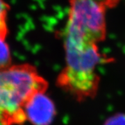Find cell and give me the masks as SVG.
<instances>
[{
  "mask_svg": "<svg viewBox=\"0 0 125 125\" xmlns=\"http://www.w3.org/2000/svg\"><path fill=\"white\" fill-rule=\"evenodd\" d=\"M27 122L32 125H50L56 115V108L52 99L42 93L35 95L26 108Z\"/></svg>",
  "mask_w": 125,
  "mask_h": 125,
  "instance_id": "cell-4",
  "label": "cell"
},
{
  "mask_svg": "<svg viewBox=\"0 0 125 125\" xmlns=\"http://www.w3.org/2000/svg\"><path fill=\"white\" fill-rule=\"evenodd\" d=\"M9 6L4 0H0V36L6 37L7 29V14Z\"/></svg>",
  "mask_w": 125,
  "mask_h": 125,
  "instance_id": "cell-6",
  "label": "cell"
},
{
  "mask_svg": "<svg viewBox=\"0 0 125 125\" xmlns=\"http://www.w3.org/2000/svg\"><path fill=\"white\" fill-rule=\"evenodd\" d=\"M103 125H125V113H115L107 118Z\"/></svg>",
  "mask_w": 125,
  "mask_h": 125,
  "instance_id": "cell-7",
  "label": "cell"
},
{
  "mask_svg": "<svg viewBox=\"0 0 125 125\" xmlns=\"http://www.w3.org/2000/svg\"><path fill=\"white\" fill-rule=\"evenodd\" d=\"M11 61V53L6 41V37L0 36V70L10 66Z\"/></svg>",
  "mask_w": 125,
  "mask_h": 125,
  "instance_id": "cell-5",
  "label": "cell"
},
{
  "mask_svg": "<svg viewBox=\"0 0 125 125\" xmlns=\"http://www.w3.org/2000/svg\"><path fill=\"white\" fill-rule=\"evenodd\" d=\"M47 88V81L30 64L0 70V125L24 124L28 103Z\"/></svg>",
  "mask_w": 125,
  "mask_h": 125,
  "instance_id": "cell-1",
  "label": "cell"
},
{
  "mask_svg": "<svg viewBox=\"0 0 125 125\" xmlns=\"http://www.w3.org/2000/svg\"><path fill=\"white\" fill-rule=\"evenodd\" d=\"M65 66L56 84L78 101L94 98L100 84L97 67L110 58L101 54L97 44L64 42Z\"/></svg>",
  "mask_w": 125,
  "mask_h": 125,
  "instance_id": "cell-2",
  "label": "cell"
},
{
  "mask_svg": "<svg viewBox=\"0 0 125 125\" xmlns=\"http://www.w3.org/2000/svg\"><path fill=\"white\" fill-rule=\"evenodd\" d=\"M117 0H70L64 42L97 44L106 36V15Z\"/></svg>",
  "mask_w": 125,
  "mask_h": 125,
  "instance_id": "cell-3",
  "label": "cell"
}]
</instances>
